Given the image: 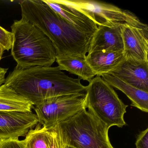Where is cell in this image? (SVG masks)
<instances>
[{
    "label": "cell",
    "instance_id": "6da1fadb",
    "mask_svg": "<svg viewBox=\"0 0 148 148\" xmlns=\"http://www.w3.org/2000/svg\"><path fill=\"white\" fill-rule=\"evenodd\" d=\"M81 79L69 77L58 66H16L6 78L5 84L38 105L45 99L68 94L85 93Z\"/></svg>",
    "mask_w": 148,
    "mask_h": 148
},
{
    "label": "cell",
    "instance_id": "7a4b0ae2",
    "mask_svg": "<svg viewBox=\"0 0 148 148\" xmlns=\"http://www.w3.org/2000/svg\"><path fill=\"white\" fill-rule=\"evenodd\" d=\"M19 5L22 18L32 23L48 37L57 56L85 58L94 34L83 32L69 24L43 0H24Z\"/></svg>",
    "mask_w": 148,
    "mask_h": 148
},
{
    "label": "cell",
    "instance_id": "3957f363",
    "mask_svg": "<svg viewBox=\"0 0 148 148\" xmlns=\"http://www.w3.org/2000/svg\"><path fill=\"white\" fill-rule=\"evenodd\" d=\"M13 36L11 54L17 66L23 68L51 66L56 61V50L48 37L36 26L21 18L11 26Z\"/></svg>",
    "mask_w": 148,
    "mask_h": 148
},
{
    "label": "cell",
    "instance_id": "277c9868",
    "mask_svg": "<svg viewBox=\"0 0 148 148\" xmlns=\"http://www.w3.org/2000/svg\"><path fill=\"white\" fill-rule=\"evenodd\" d=\"M67 145L75 148H114L109 128L84 109L58 124Z\"/></svg>",
    "mask_w": 148,
    "mask_h": 148
},
{
    "label": "cell",
    "instance_id": "5b68a950",
    "mask_svg": "<svg viewBox=\"0 0 148 148\" xmlns=\"http://www.w3.org/2000/svg\"><path fill=\"white\" fill-rule=\"evenodd\" d=\"M89 83L85 92L86 109L109 129L125 125L124 116L128 106L119 99L113 87L99 76Z\"/></svg>",
    "mask_w": 148,
    "mask_h": 148
},
{
    "label": "cell",
    "instance_id": "8992f818",
    "mask_svg": "<svg viewBox=\"0 0 148 148\" xmlns=\"http://www.w3.org/2000/svg\"><path fill=\"white\" fill-rule=\"evenodd\" d=\"M64 1L66 4L85 13L97 26L115 27L128 25L148 30V25L142 23L135 14L114 5L96 1Z\"/></svg>",
    "mask_w": 148,
    "mask_h": 148
},
{
    "label": "cell",
    "instance_id": "52a82bcc",
    "mask_svg": "<svg viewBox=\"0 0 148 148\" xmlns=\"http://www.w3.org/2000/svg\"><path fill=\"white\" fill-rule=\"evenodd\" d=\"M85 93L61 95L45 99L35 106L38 123L51 130L85 108Z\"/></svg>",
    "mask_w": 148,
    "mask_h": 148
},
{
    "label": "cell",
    "instance_id": "ba28073f",
    "mask_svg": "<svg viewBox=\"0 0 148 148\" xmlns=\"http://www.w3.org/2000/svg\"><path fill=\"white\" fill-rule=\"evenodd\" d=\"M38 123L37 115L32 111H0V139L25 136Z\"/></svg>",
    "mask_w": 148,
    "mask_h": 148
},
{
    "label": "cell",
    "instance_id": "9c48e42d",
    "mask_svg": "<svg viewBox=\"0 0 148 148\" xmlns=\"http://www.w3.org/2000/svg\"><path fill=\"white\" fill-rule=\"evenodd\" d=\"M121 29L125 58L148 62V30L128 25L122 26Z\"/></svg>",
    "mask_w": 148,
    "mask_h": 148
},
{
    "label": "cell",
    "instance_id": "30bf717a",
    "mask_svg": "<svg viewBox=\"0 0 148 148\" xmlns=\"http://www.w3.org/2000/svg\"><path fill=\"white\" fill-rule=\"evenodd\" d=\"M109 74L139 90L148 92V62L126 58Z\"/></svg>",
    "mask_w": 148,
    "mask_h": 148
},
{
    "label": "cell",
    "instance_id": "8fae6325",
    "mask_svg": "<svg viewBox=\"0 0 148 148\" xmlns=\"http://www.w3.org/2000/svg\"><path fill=\"white\" fill-rule=\"evenodd\" d=\"M67 22L83 32L94 34L98 26L84 13L64 2V0H43Z\"/></svg>",
    "mask_w": 148,
    "mask_h": 148
},
{
    "label": "cell",
    "instance_id": "7c38bea8",
    "mask_svg": "<svg viewBox=\"0 0 148 148\" xmlns=\"http://www.w3.org/2000/svg\"><path fill=\"white\" fill-rule=\"evenodd\" d=\"M122 26H98L90 44L89 53L97 51L123 52Z\"/></svg>",
    "mask_w": 148,
    "mask_h": 148
},
{
    "label": "cell",
    "instance_id": "4fadbf2b",
    "mask_svg": "<svg viewBox=\"0 0 148 148\" xmlns=\"http://www.w3.org/2000/svg\"><path fill=\"white\" fill-rule=\"evenodd\" d=\"M123 52L97 51L89 53L85 59L95 75L101 77L110 74L125 60Z\"/></svg>",
    "mask_w": 148,
    "mask_h": 148
},
{
    "label": "cell",
    "instance_id": "5bb4252c",
    "mask_svg": "<svg viewBox=\"0 0 148 148\" xmlns=\"http://www.w3.org/2000/svg\"><path fill=\"white\" fill-rule=\"evenodd\" d=\"M101 77L111 86L123 92L131 101L132 106L148 112V92L132 86L112 75L106 74Z\"/></svg>",
    "mask_w": 148,
    "mask_h": 148
},
{
    "label": "cell",
    "instance_id": "9a60e30c",
    "mask_svg": "<svg viewBox=\"0 0 148 148\" xmlns=\"http://www.w3.org/2000/svg\"><path fill=\"white\" fill-rule=\"evenodd\" d=\"M56 61L62 71L77 75L81 79L89 82L96 76L85 58L70 55L57 56Z\"/></svg>",
    "mask_w": 148,
    "mask_h": 148
},
{
    "label": "cell",
    "instance_id": "2e32d148",
    "mask_svg": "<svg viewBox=\"0 0 148 148\" xmlns=\"http://www.w3.org/2000/svg\"><path fill=\"white\" fill-rule=\"evenodd\" d=\"M33 106L28 99L5 84L0 86V111L32 112Z\"/></svg>",
    "mask_w": 148,
    "mask_h": 148
},
{
    "label": "cell",
    "instance_id": "e0dca14e",
    "mask_svg": "<svg viewBox=\"0 0 148 148\" xmlns=\"http://www.w3.org/2000/svg\"><path fill=\"white\" fill-rule=\"evenodd\" d=\"M51 138L50 130L38 123L28 131L23 141L26 148H49Z\"/></svg>",
    "mask_w": 148,
    "mask_h": 148
},
{
    "label": "cell",
    "instance_id": "ac0fdd59",
    "mask_svg": "<svg viewBox=\"0 0 148 148\" xmlns=\"http://www.w3.org/2000/svg\"><path fill=\"white\" fill-rule=\"evenodd\" d=\"M49 130L51 136L49 148H67L65 138L58 125Z\"/></svg>",
    "mask_w": 148,
    "mask_h": 148
},
{
    "label": "cell",
    "instance_id": "d6986e66",
    "mask_svg": "<svg viewBox=\"0 0 148 148\" xmlns=\"http://www.w3.org/2000/svg\"><path fill=\"white\" fill-rule=\"evenodd\" d=\"M13 36L12 32H8L0 26V45L5 51H9L12 46Z\"/></svg>",
    "mask_w": 148,
    "mask_h": 148
},
{
    "label": "cell",
    "instance_id": "ffe728a7",
    "mask_svg": "<svg viewBox=\"0 0 148 148\" xmlns=\"http://www.w3.org/2000/svg\"><path fill=\"white\" fill-rule=\"evenodd\" d=\"M0 148H26L23 140L19 138L0 139Z\"/></svg>",
    "mask_w": 148,
    "mask_h": 148
},
{
    "label": "cell",
    "instance_id": "44dd1931",
    "mask_svg": "<svg viewBox=\"0 0 148 148\" xmlns=\"http://www.w3.org/2000/svg\"><path fill=\"white\" fill-rule=\"evenodd\" d=\"M136 145V148H148V128L138 135Z\"/></svg>",
    "mask_w": 148,
    "mask_h": 148
},
{
    "label": "cell",
    "instance_id": "7402d4cb",
    "mask_svg": "<svg viewBox=\"0 0 148 148\" xmlns=\"http://www.w3.org/2000/svg\"><path fill=\"white\" fill-rule=\"evenodd\" d=\"M8 69L0 67V86L4 84L5 80V75Z\"/></svg>",
    "mask_w": 148,
    "mask_h": 148
},
{
    "label": "cell",
    "instance_id": "603a6c76",
    "mask_svg": "<svg viewBox=\"0 0 148 148\" xmlns=\"http://www.w3.org/2000/svg\"><path fill=\"white\" fill-rule=\"evenodd\" d=\"M5 51V50L4 48L0 45V61L2 58V56H3V53H4Z\"/></svg>",
    "mask_w": 148,
    "mask_h": 148
},
{
    "label": "cell",
    "instance_id": "cb8c5ba5",
    "mask_svg": "<svg viewBox=\"0 0 148 148\" xmlns=\"http://www.w3.org/2000/svg\"><path fill=\"white\" fill-rule=\"evenodd\" d=\"M67 148H75L73 147H71V146H67Z\"/></svg>",
    "mask_w": 148,
    "mask_h": 148
}]
</instances>
